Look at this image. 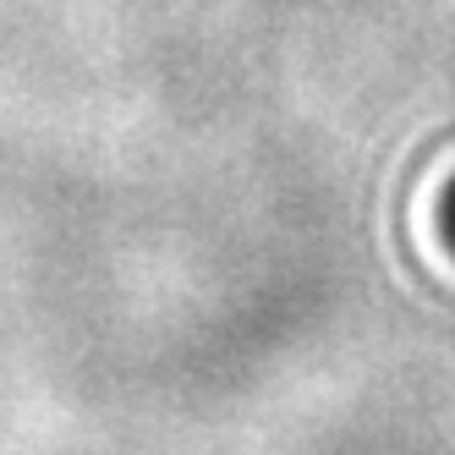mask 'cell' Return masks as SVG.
Here are the masks:
<instances>
[{
    "label": "cell",
    "mask_w": 455,
    "mask_h": 455,
    "mask_svg": "<svg viewBox=\"0 0 455 455\" xmlns=\"http://www.w3.org/2000/svg\"><path fill=\"white\" fill-rule=\"evenodd\" d=\"M439 225H444V242H450V252H455V187L444 192V209H439Z\"/></svg>",
    "instance_id": "1"
}]
</instances>
